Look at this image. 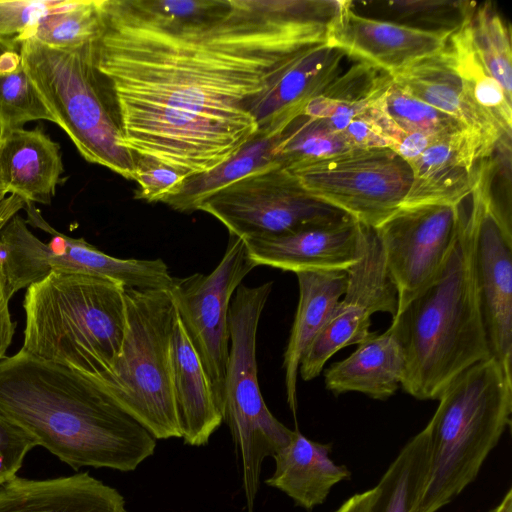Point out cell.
I'll use <instances>...</instances> for the list:
<instances>
[{
    "instance_id": "45",
    "label": "cell",
    "mask_w": 512,
    "mask_h": 512,
    "mask_svg": "<svg viewBox=\"0 0 512 512\" xmlns=\"http://www.w3.org/2000/svg\"><path fill=\"white\" fill-rule=\"evenodd\" d=\"M5 51H15V48L9 44L0 42V54Z\"/></svg>"
},
{
    "instance_id": "30",
    "label": "cell",
    "mask_w": 512,
    "mask_h": 512,
    "mask_svg": "<svg viewBox=\"0 0 512 512\" xmlns=\"http://www.w3.org/2000/svg\"><path fill=\"white\" fill-rule=\"evenodd\" d=\"M429 470L425 428L401 449L376 487L370 512H415Z\"/></svg>"
},
{
    "instance_id": "26",
    "label": "cell",
    "mask_w": 512,
    "mask_h": 512,
    "mask_svg": "<svg viewBox=\"0 0 512 512\" xmlns=\"http://www.w3.org/2000/svg\"><path fill=\"white\" fill-rule=\"evenodd\" d=\"M330 452V444L312 441L295 430L291 442L273 456L275 470L265 483L311 510L325 501L334 485L350 476L346 466L330 459Z\"/></svg>"
},
{
    "instance_id": "19",
    "label": "cell",
    "mask_w": 512,
    "mask_h": 512,
    "mask_svg": "<svg viewBox=\"0 0 512 512\" xmlns=\"http://www.w3.org/2000/svg\"><path fill=\"white\" fill-rule=\"evenodd\" d=\"M485 158L468 131L434 142L410 164L412 182L401 207L461 204L473 191L477 163Z\"/></svg>"
},
{
    "instance_id": "39",
    "label": "cell",
    "mask_w": 512,
    "mask_h": 512,
    "mask_svg": "<svg viewBox=\"0 0 512 512\" xmlns=\"http://www.w3.org/2000/svg\"><path fill=\"white\" fill-rule=\"evenodd\" d=\"M36 446L29 434L0 413V486L17 476L26 455Z\"/></svg>"
},
{
    "instance_id": "35",
    "label": "cell",
    "mask_w": 512,
    "mask_h": 512,
    "mask_svg": "<svg viewBox=\"0 0 512 512\" xmlns=\"http://www.w3.org/2000/svg\"><path fill=\"white\" fill-rule=\"evenodd\" d=\"M474 42L491 75L512 100V52L510 30L501 16L485 3L470 17Z\"/></svg>"
},
{
    "instance_id": "42",
    "label": "cell",
    "mask_w": 512,
    "mask_h": 512,
    "mask_svg": "<svg viewBox=\"0 0 512 512\" xmlns=\"http://www.w3.org/2000/svg\"><path fill=\"white\" fill-rule=\"evenodd\" d=\"M25 201L13 194L0 193V232L8 222L24 209Z\"/></svg>"
},
{
    "instance_id": "38",
    "label": "cell",
    "mask_w": 512,
    "mask_h": 512,
    "mask_svg": "<svg viewBox=\"0 0 512 512\" xmlns=\"http://www.w3.org/2000/svg\"><path fill=\"white\" fill-rule=\"evenodd\" d=\"M133 155L135 161L133 180L138 183L135 199L164 203L188 176L153 159Z\"/></svg>"
},
{
    "instance_id": "7",
    "label": "cell",
    "mask_w": 512,
    "mask_h": 512,
    "mask_svg": "<svg viewBox=\"0 0 512 512\" xmlns=\"http://www.w3.org/2000/svg\"><path fill=\"white\" fill-rule=\"evenodd\" d=\"M126 329L111 372L96 379L156 439L181 438L171 340L176 310L168 290L125 288Z\"/></svg>"
},
{
    "instance_id": "4",
    "label": "cell",
    "mask_w": 512,
    "mask_h": 512,
    "mask_svg": "<svg viewBox=\"0 0 512 512\" xmlns=\"http://www.w3.org/2000/svg\"><path fill=\"white\" fill-rule=\"evenodd\" d=\"M21 351L95 379L113 369L126 329L125 288L110 279L54 270L29 285Z\"/></svg>"
},
{
    "instance_id": "28",
    "label": "cell",
    "mask_w": 512,
    "mask_h": 512,
    "mask_svg": "<svg viewBox=\"0 0 512 512\" xmlns=\"http://www.w3.org/2000/svg\"><path fill=\"white\" fill-rule=\"evenodd\" d=\"M392 81L390 73L361 61L344 74H339L305 106L302 114L326 120L341 134L353 118L386 92Z\"/></svg>"
},
{
    "instance_id": "6",
    "label": "cell",
    "mask_w": 512,
    "mask_h": 512,
    "mask_svg": "<svg viewBox=\"0 0 512 512\" xmlns=\"http://www.w3.org/2000/svg\"><path fill=\"white\" fill-rule=\"evenodd\" d=\"M92 43L56 49L27 38L19 44V55L54 123L81 156L133 180L134 155L125 146L111 93L95 68Z\"/></svg>"
},
{
    "instance_id": "22",
    "label": "cell",
    "mask_w": 512,
    "mask_h": 512,
    "mask_svg": "<svg viewBox=\"0 0 512 512\" xmlns=\"http://www.w3.org/2000/svg\"><path fill=\"white\" fill-rule=\"evenodd\" d=\"M344 57L327 43L306 50L254 104L259 130L286 128L340 74Z\"/></svg>"
},
{
    "instance_id": "41",
    "label": "cell",
    "mask_w": 512,
    "mask_h": 512,
    "mask_svg": "<svg viewBox=\"0 0 512 512\" xmlns=\"http://www.w3.org/2000/svg\"><path fill=\"white\" fill-rule=\"evenodd\" d=\"M10 299L11 296L0 256V361L6 357V352L11 345L16 328V323L12 320L9 309Z\"/></svg>"
},
{
    "instance_id": "40",
    "label": "cell",
    "mask_w": 512,
    "mask_h": 512,
    "mask_svg": "<svg viewBox=\"0 0 512 512\" xmlns=\"http://www.w3.org/2000/svg\"><path fill=\"white\" fill-rule=\"evenodd\" d=\"M152 7L173 20H191L213 11L219 0H150Z\"/></svg>"
},
{
    "instance_id": "9",
    "label": "cell",
    "mask_w": 512,
    "mask_h": 512,
    "mask_svg": "<svg viewBox=\"0 0 512 512\" xmlns=\"http://www.w3.org/2000/svg\"><path fill=\"white\" fill-rule=\"evenodd\" d=\"M24 210L26 220L17 214L0 232V256L11 297L54 270L107 278L129 289L170 288L173 276L162 259L110 256L83 238L55 230L34 203L25 202Z\"/></svg>"
},
{
    "instance_id": "1",
    "label": "cell",
    "mask_w": 512,
    "mask_h": 512,
    "mask_svg": "<svg viewBox=\"0 0 512 512\" xmlns=\"http://www.w3.org/2000/svg\"><path fill=\"white\" fill-rule=\"evenodd\" d=\"M341 8L330 0H219L173 20L150 0H101L92 43L125 146L187 175L234 155L259 130L252 108Z\"/></svg>"
},
{
    "instance_id": "2",
    "label": "cell",
    "mask_w": 512,
    "mask_h": 512,
    "mask_svg": "<svg viewBox=\"0 0 512 512\" xmlns=\"http://www.w3.org/2000/svg\"><path fill=\"white\" fill-rule=\"evenodd\" d=\"M0 413L76 471H133L156 448L95 378L21 350L0 361Z\"/></svg>"
},
{
    "instance_id": "16",
    "label": "cell",
    "mask_w": 512,
    "mask_h": 512,
    "mask_svg": "<svg viewBox=\"0 0 512 512\" xmlns=\"http://www.w3.org/2000/svg\"><path fill=\"white\" fill-rule=\"evenodd\" d=\"M343 1L327 44L393 75L444 49L453 32L426 30L356 13Z\"/></svg>"
},
{
    "instance_id": "27",
    "label": "cell",
    "mask_w": 512,
    "mask_h": 512,
    "mask_svg": "<svg viewBox=\"0 0 512 512\" xmlns=\"http://www.w3.org/2000/svg\"><path fill=\"white\" fill-rule=\"evenodd\" d=\"M284 129H260L230 158L205 172L188 175L164 203L172 209L191 213L209 196L253 173L275 164L274 148Z\"/></svg>"
},
{
    "instance_id": "5",
    "label": "cell",
    "mask_w": 512,
    "mask_h": 512,
    "mask_svg": "<svg viewBox=\"0 0 512 512\" xmlns=\"http://www.w3.org/2000/svg\"><path fill=\"white\" fill-rule=\"evenodd\" d=\"M425 427L429 470L415 512H436L459 495L511 423L512 380L493 359L455 377Z\"/></svg>"
},
{
    "instance_id": "43",
    "label": "cell",
    "mask_w": 512,
    "mask_h": 512,
    "mask_svg": "<svg viewBox=\"0 0 512 512\" xmlns=\"http://www.w3.org/2000/svg\"><path fill=\"white\" fill-rule=\"evenodd\" d=\"M376 487L358 493L346 500L335 512H370Z\"/></svg>"
},
{
    "instance_id": "44",
    "label": "cell",
    "mask_w": 512,
    "mask_h": 512,
    "mask_svg": "<svg viewBox=\"0 0 512 512\" xmlns=\"http://www.w3.org/2000/svg\"><path fill=\"white\" fill-rule=\"evenodd\" d=\"M490 512H512V490L509 489L500 503Z\"/></svg>"
},
{
    "instance_id": "8",
    "label": "cell",
    "mask_w": 512,
    "mask_h": 512,
    "mask_svg": "<svg viewBox=\"0 0 512 512\" xmlns=\"http://www.w3.org/2000/svg\"><path fill=\"white\" fill-rule=\"evenodd\" d=\"M272 286V281L253 287L241 284L231 299L228 313L230 347L224 420L241 460L247 512L254 509L264 459L287 446L295 434V430L287 428L269 411L258 383L257 330Z\"/></svg>"
},
{
    "instance_id": "32",
    "label": "cell",
    "mask_w": 512,
    "mask_h": 512,
    "mask_svg": "<svg viewBox=\"0 0 512 512\" xmlns=\"http://www.w3.org/2000/svg\"><path fill=\"white\" fill-rule=\"evenodd\" d=\"M54 119L39 97L19 53L0 54V133L21 129L31 121Z\"/></svg>"
},
{
    "instance_id": "25",
    "label": "cell",
    "mask_w": 512,
    "mask_h": 512,
    "mask_svg": "<svg viewBox=\"0 0 512 512\" xmlns=\"http://www.w3.org/2000/svg\"><path fill=\"white\" fill-rule=\"evenodd\" d=\"M295 274L299 302L283 361L287 403L294 415L300 361L325 327L347 283L346 271H301Z\"/></svg>"
},
{
    "instance_id": "20",
    "label": "cell",
    "mask_w": 512,
    "mask_h": 512,
    "mask_svg": "<svg viewBox=\"0 0 512 512\" xmlns=\"http://www.w3.org/2000/svg\"><path fill=\"white\" fill-rule=\"evenodd\" d=\"M0 512H128L123 496L90 474L32 480L16 476L0 486Z\"/></svg>"
},
{
    "instance_id": "3",
    "label": "cell",
    "mask_w": 512,
    "mask_h": 512,
    "mask_svg": "<svg viewBox=\"0 0 512 512\" xmlns=\"http://www.w3.org/2000/svg\"><path fill=\"white\" fill-rule=\"evenodd\" d=\"M477 208L463 209L453 246L438 273L392 317L402 347L401 386L420 400H438L448 384L490 357L474 279Z\"/></svg>"
},
{
    "instance_id": "37",
    "label": "cell",
    "mask_w": 512,
    "mask_h": 512,
    "mask_svg": "<svg viewBox=\"0 0 512 512\" xmlns=\"http://www.w3.org/2000/svg\"><path fill=\"white\" fill-rule=\"evenodd\" d=\"M65 0H0V42L16 46Z\"/></svg>"
},
{
    "instance_id": "33",
    "label": "cell",
    "mask_w": 512,
    "mask_h": 512,
    "mask_svg": "<svg viewBox=\"0 0 512 512\" xmlns=\"http://www.w3.org/2000/svg\"><path fill=\"white\" fill-rule=\"evenodd\" d=\"M100 1L65 0L60 8L41 19L25 39L33 38L56 49H76L94 42L102 25Z\"/></svg>"
},
{
    "instance_id": "36",
    "label": "cell",
    "mask_w": 512,
    "mask_h": 512,
    "mask_svg": "<svg viewBox=\"0 0 512 512\" xmlns=\"http://www.w3.org/2000/svg\"><path fill=\"white\" fill-rule=\"evenodd\" d=\"M476 3L445 0L388 1L383 6L393 16L394 22L412 26L424 25L423 29L456 31L472 14Z\"/></svg>"
},
{
    "instance_id": "29",
    "label": "cell",
    "mask_w": 512,
    "mask_h": 512,
    "mask_svg": "<svg viewBox=\"0 0 512 512\" xmlns=\"http://www.w3.org/2000/svg\"><path fill=\"white\" fill-rule=\"evenodd\" d=\"M470 17L451 34L448 46L472 103L504 139L511 140L512 100L486 68L474 42Z\"/></svg>"
},
{
    "instance_id": "21",
    "label": "cell",
    "mask_w": 512,
    "mask_h": 512,
    "mask_svg": "<svg viewBox=\"0 0 512 512\" xmlns=\"http://www.w3.org/2000/svg\"><path fill=\"white\" fill-rule=\"evenodd\" d=\"M64 172L58 143L40 127L1 135L0 190L25 202L49 204Z\"/></svg>"
},
{
    "instance_id": "31",
    "label": "cell",
    "mask_w": 512,
    "mask_h": 512,
    "mask_svg": "<svg viewBox=\"0 0 512 512\" xmlns=\"http://www.w3.org/2000/svg\"><path fill=\"white\" fill-rule=\"evenodd\" d=\"M326 120L299 115L283 130L274 148L276 163L292 170L351 150Z\"/></svg>"
},
{
    "instance_id": "13",
    "label": "cell",
    "mask_w": 512,
    "mask_h": 512,
    "mask_svg": "<svg viewBox=\"0 0 512 512\" xmlns=\"http://www.w3.org/2000/svg\"><path fill=\"white\" fill-rule=\"evenodd\" d=\"M229 235L223 257L212 272L173 277L168 289L223 413L230 347L229 307L243 279L256 267L245 242Z\"/></svg>"
},
{
    "instance_id": "11",
    "label": "cell",
    "mask_w": 512,
    "mask_h": 512,
    "mask_svg": "<svg viewBox=\"0 0 512 512\" xmlns=\"http://www.w3.org/2000/svg\"><path fill=\"white\" fill-rule=\"evenodd\" d=\"M315 198L377 228L402 205L410 165L388 148L351 149L289 170Z\"/></svg>"
},
{
    "instance_id": "18",
    "label": "cell",
    "mask_w": 512,
    "mask_h": 512,
    "mask_svg": "<svg viewBox=\"0 0 512 512\" xmlns=\"http://www.w3.org/2000/svg\"><path fill=\"white\" fill-rule=\"evenodd\" d=\"M392 77L413 96L461 123L478 140L486 157H492L502 143L511 142L500 135L470 100L448 44Z\"/></svg>"
},
{
    "instance_id": "12",
    "label": "cell",
    "mask_w": 512,
    "mask_h": 512,
    "mask_svg": "<svg viewBox=\"0 0 512 512\" xmlns=\"http://www.w3.org/2000/svg\"><path fill=\"white\" fill-rule=\"evenodd\" d=\"M495 169L491 157L477 163L470 195L477 208L474 279L490 357L512 380V226L493 192Z\"/></svg>"
},
{
    "instance_id": "34",
    "label": "cell",
    "mask_w": 512,
    "mask_h": 512,
    "mask_svg": "<svg viewBox=\"0 0 512 512\" xmlns=\"http://www.w3.org/2000/svg\"><path fill=\"white\" fill-rule=\"evenodd\" d=\"M379 102L388 116L407 133L441 140L468 131L456 119L413 96L394 81Z\"/></svg>"
},
{
    "instance_id": "17",
    "label": "cell",
    "mask_w": 512,
    "mask_h": 512,
    "mask_svg": "<svg viewBox=\"0 0 512 512\" xmlns=\"http://www.w3.org/2000/svg\"><path fill=\"white\" fill-rule=\"evenodd\" d=\"M360 224L342 221L289 233L243 240L252 262L294 273L346 271L357 259Z\"/></svg>"
},
{
    "instance_id": "14",
    "label": "cell",
    "mask_w": 512,
    "mask_h": 512,
    "mask_svg": "<svg viewBox=\"0 0 512 512\" xmlns=\"http://www.w3.org/2000/svg\"><path fill=\"white\" fill-rule=\"evenodd\" d=\"M346 273L343 298L300 361L299 373L304 381L317 377L340 349L369 338L373 333L370 325L374 313L396 315L397 290L375 228L360 224L358 256Z\"/></svg>"
},
{
    "instance_id": "23",
    "label": "cell",
    "mask_w": 512,
    "mask_h": 512,
    "mask_svg": "<svg viewBox=\"0 0 512 512\" xmlns=\"http://www.w3.org/2000/svg\"><path fill=\"white\" fill-rule=\"evenodd\" d=\"M171 365L181 438L191 446H203L224 421V413L177 311L171 340Z\"/></svg>"
},
{
    "instance_id": "24",
    "label": "cell",
    "mask_w": 512,
    "mask_h": 512,
    "mask_svg": "<svg viewBox=\"0 0 512 512\" xmlns=\"http://www.w3.org/2000/svg\"><path fill=\"white\" fill-rule=\"evenodd\" d=\"M404 352L390 328L375 332L347 358L326 369L325 385L334 395L360 392L373 399L392 396L405 374Z\"/></svg>"
},
{
    "instance_id": "10",
    "label": "cell",
    "mask_w": 512,
    "mask_h": 512,
    "mask_svg": "<svg viewBox=\"0 0 512 512\" xmlns=\"http://www.w3.org/2000/svg\"><path fill=\"white\" fill-rule=\"evenodd\" d=\"M242 240L265 238L349 218L312 196L286 168L275 164L212 194L199 206Z\"/></svg>"
},
{
    "instance_id": "46",
    "label": "cell",
    "mask_w": 512,
    "mask_h": 512,
    "mask_svg": "<svg viewBox=\"0 0 512 512\" xmlns=\"http://www.w3.org/2000/svg\"><path fill=\"white\" fill-rule=\"evenodd\" d=\"M0 140H1V133H0ZM0 193H4V192L0 190ZM4 194H6V193H4Z\"/></svg>"
},
{
    "instance_id": "15",
    "label": "cell",
    "mask_w": 512,
    "mask_h": 512,
    "mask_svg": "<svg viewBox=\"0 0 512 512\" xmlns=\"http://www.w3.org/2000/svg\"><path fill=\"white\" fill-rule=\"evenodd\" d=\"M460 214L461 204L401 207L375 228L397 290V311L443 266L456 237Z\"/></svg>"
}]
</instances>
